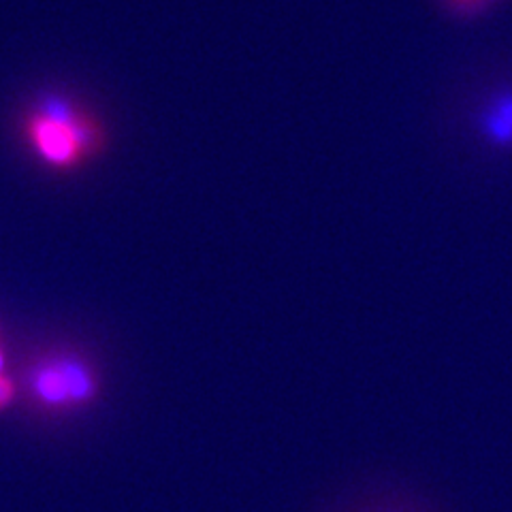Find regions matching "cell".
Here are the masks:
<instances>
[{"label": "cell", "instance_id": "1", "mask_svg": "<svg viewBox=\"0 0 512 512\" xmlns=\"http://www.w3.org/2000/svg\"><path fill=\"white\" fill-rule=\"evenodd\" d=\"M22 139L45 167L71 171L105 150L107 131L101 118L71 96L39 94L22 114Z\"/></svg>", "mask_w": 512, "mask_h": 512}, {"label": "cell", "instance_id": "3", "mask_svg": "<svg viewBox=\"0 0 512 512\" xmlns=\"http://www.w3.org/2000/svg\"><path fill=\"white\" fill-rule=\"evenodd\" d=\"M485 133L495 143H512V96L500 99L487 111Z\"/></svg>", "mask_w": 512, "mask_h": 512}, {"label": "cell", "instance_id": "2", "mask_svg": "<svg viewBox=\"0 0 512 512\" xmlns=\"http://www.w3.org/2000/svg\"><path fill=\"white\" fill-rule=\"evenodd\" d=\"M28 389L39 406L69 410L88 404L99 391V382L84 359L54 355L32 367Z\"/></svg>", "mask_w": 512, "mask_h": 512}, {"label": "cell", "instance_id": "4", "mask_svg": "<svg viewBox=\"0 0 512 512\" xmlns=\"http://www.w3.org/2000/svg\"><path fill=\"white\" fill-rule=\"evenodd\" d=\"M15 395V384L0 374V410H3Z\"/></svg>", "mask_w": 512, "mask_h": 512}, {"label": "cell", "instance_id": "5", "mask_svg": "<svg viewBox=\"0 0 512 512\" xmlns=\"http://www.w3.org/2000/svg\"><path fill=\"white\" fill-rule=\"evenodd\" d=\"M448 3H453L461 9H476V7H483L487 3H493V0H448Z\"/></svg>", "mask_w": 512, "mask_h": 512}]
</instances>
